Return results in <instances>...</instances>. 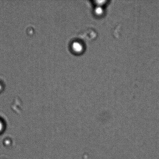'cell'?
I'll list each match as a JSON object with an SVG mask.
<instances>
[{
    "label": "cell",
    "mask_w": 159,
    "mask_h": 159,
    "mask_svg": "<svg viewBox=\"0 0 159 159\" xmlns=\"http://www.w3.org/2000/svg\"><path fill=\"white\" fill-rule=\"evenodd\" d=\"M81 47L80 45L78 43H74L73 45V48H74V49H75V50L77 51L80 50V49H81Z\"/></svg>",
    "instance_id": "cell-1"
},
{
    "label": "cell",
    "mask_w": 159,
    "mask_h": 159,
    "mask_svg": "<svg viewBox=\"0 0 159 159\" xmlns=\"http://www.w3.org/2000/svg\"><path fill=\"white\" fill-rule=\"evenodd\" d=\"M4 129V125L2 121L0 120V133L3 131Z\"/></svg>",
    "instance_id": "cell-2"
},
{
    "label": "cell",
    "mask_w": 159,
    "mask_h": 159,
    "mask_svg": "<svg viewBox=\"0 0 159 159\" xmlns=\"http://www.w3.org/2000/svg\"><path fill=\"white\" fill-rule=\"evenodd\" d=\"M1 89H2V86H1V85H0V90H1Z\"/></svg>",
    "instance_id": "cell-3"
}]
</instances>
